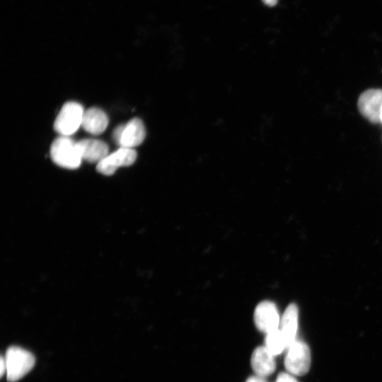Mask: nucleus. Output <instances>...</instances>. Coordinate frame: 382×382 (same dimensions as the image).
<instances>
[{
	"label": "nucleus",
	"instance_id": "nucleus-15",
	"mask_svg": "<svg viewBox=\"0 0 382 382\" xmlns=\"http://www.w3.org/2000/svg\"><path fill=\"white\" fill-rule=\"evenodd\" d=\"M245 382H267V381L265 380V378L255 375L248 377Z\"/></svg>",
	"mask_w": 382,
	"mask_h": 382
},
{
	"label": "nucleus",
	"instance_id": "nucleus-17",
	"mask_svg": "<svg viewBox=\"0 0 382 382\" xmlns=\"http://www.w3.org/2000/svg\"><path fill=\"white\" fill-rule=\"evenodd\" d=\"M262 1L265 4H266L268 6H274L278 2V0H262Z\"/></svg>",
	"mask_w": 382,
	"mask_h": 382
},
{
	"label": "nucleus",
	"instance_id": "nucleus-13",
	"mask_svg": "<svg viewBox=\"0 0 382 382\" xmlns=\"http://www.w3.org/2000/svg\"><path fill=\"white\" fill-rule=\"evenodd\" d=\"M265 346L274 356L280 354L288 348L285 337L279 328L266 333Z\"/></svg>",
	"mask_w": 382,
	"mask_h": 382
},
{
	"label": "nucleus",
	"instance_id": "nucleus-14",
	"mask_svg": "<svg viewBox=\"0 0 382 382\" xmlns=\"http://www.w3.org/2000/svg\"><path fill=\"white\" fill-rule=\"evenodd\" d=\"M276 382H297V381L291 374L280 373L277 378Z\"/></svg>",
	"mask_w": 382,
	"mask_h": 382
},
{
	"label": "nucleus",
	"instance_id": "nucleus-6",
	"mask_svg": "<svg viewBox=\"0 0 382 382\" xmlns=\"http://www.w3.org/2000/svg\"><path fill=\"white\" fill-rule=\"evenodd\" d=\"M137 156V154L134 149L120 147L97 163L96 170L105 175H111L119 167L133 164Z\"/></svg>",
	"mask_w": 382,
	"mask_h": 382
},
{
	"label": "nucleus",
	"instance_id": "nucleus-11",
	"mask_svg": "<svg viewBox=\"0 0 382 382\" xmlns=\"http://www.w3.org/2000/svg\"><path fill=\"white\" fill-rule=\"evenodd\" d=\"M108 125L106 113L100 108H91L84 111L81 127L92 134L103 133Z\"/></svg>",
	"mask_w": 382,
	"mask_h": 382
},
{
	"label": "nucleus",
	"instance_id": "nucleus-12",
	"mask_svg": "<svg viewBox=\"0 0 382 382\" xmlns=\"http://www.w3.org/2000/svg\"><path fill=\"white\" fill-rule=\"evenodd\" d=\"M298 307L295 303L289 304L280 320L279 329L283 333L288 347L296 340L298 328Z\"/></svg>",
	"mask_w": 382,
	"mask_h": 382
},
{
	"label": "nucleus",
	"instance_id": "nucleus-4",
	"mask_svg": "<svg viewBox=\"0 0 382 382\" xmlns=\"http://www.w3.org/2000/svg\"><path fill=\"white\" fill-rule=\"evenodd\" d=\"M146 137L143 122L133 118L125 125L117 126L112 132L114 141L120 147L134 149L141 144Z\"/></svg>",
	"mask_w": 382,
	"mask_h": 382
},
{
	"label": "nucleus",
	"instance_id": "nucleus-9",
	"mask_svg": "<svg viewBox=\"0 0 382 382\" xmlns=\"http://www.w3.org/2000/svg\"><path fill=\"white\" fill-rule=\"evenodd\" d=\"M76 147L82 158L98 163L108 155V146L101 140L85 139L76 141Z\"/></svg>",
	"mask_w": 382,
	"mask_h": 382
},
{
	"label": "nucleus",
	"instance_id": "nucleus-10",
	"mask_svg": "<svg viewBox=\"0 0 382 382\" xmlns=\"http://www.w3.org/2000/svg\"><path fill=\"white\" fill-rule=\"evenodd\" d=\"M250 364L255 375L263 378L273 374L276 369L274 356L265 346H259L254 349Z\"/></svg>",
	"mask_w": 382,
	"mask_h": 382
},
{
	"label": "nucleus",
	"instance_id": "nucleus-2",
	"mask_svg": "<svg viewBox=\"0 0 382 382\" xmlns=\"http://www.w3.org/2000/svg\"><path fill=\"white\" fill-rule=\"evenodd\" d=\"M50 154L55 164L68 169L79 168L82 161L76 142L66 136L60 135L52 141Z\"/></svg>",
	"mask_w": 382,
	"mask_h": 382
},
{
	"label": "nucleus",
	"instance_id": "nucleus-7",
	"mask_svg": "<svg viewBox=\"0 0 382 382\" xmlns=\"http://www.w3.org/2000/svg\"><path fill=\"white\" fill-rule=\"evenodd\" d=\"M357 106L361 114L373 123L380 122L382 108V89L370 88L359 97Z\"/></svg>",
	"mask_w": 382,
	"mask_h": 382
},
{
	"label": "nucleus",
	"instance_id": "nucleus-18",
	"mask_svg": "<svg viewBox=\"0 0 382 382\" xmlns=\"http://www.w3.org/2000/svg\"><path fill=\"white\" fill-rule=\"evenodd\" d=\"M380 122L382 123V108H381V115H380Z\"/></svg>",
	"mask_w": 382,
	"mask_h": 382
},
{
	"label": "nucleus",
	"instance_id": "nucleus-16",
	"mask_svg": "<svg viewBox=\"0 0 382 382\" xmlns=\"http://www.w3.org/2000/svg\"><path fill=\"white\" fill-rule=\"evenodd\" d=\"M6 363H5L4 357H1V359H0V375H1V377L3 376L4 373H6Z\"/></svg>",
	"mask_w": 382,
	"mask_h": 382
},
{
	"label": "nucleus",
	"instance_id": "nucleus-1",
	"mask_svg": "<svg viewBox=\"0 0 382 382\" xmlns=\"http://www.w3.org/2000/svg\"><path fill=\"white\" fill-rule=\"evenodd\" d=\"M4 359L6 378L9 382L22 378L35 363V358L31 352L17 346H11L7 349Z\"/></svg>",
	"mask_w": 382,
	"mask_h": 382
},
{
	"label": "nucleus",
	"instance_id": "nucleus-5",
	"mask_svg": "<svg viewBox=\"0 0 382 382\" xmlns=\"http://www.w3.org/2000/svg\"><path fill=\"white\" fill-rule=\"evenodd\" d=\"M284 366L293 375L306 374L311 366V352L308 346L302 341L295 340L287 348Z\"/></svg>",
	"mask_w": 382,
	"mask_h": 382
},
{
	"label": "nucleus",
	"instance_id": "nucleus-8",
	"mask_svg": "<svg viewBox=\"0 0 382 382\" xmlns=\"http://www.w3.org/2000/svg\"><path fill=\"white\" fill-rule=\"evenodd\" d=\"M254 322L256 328L265 333L278 329L280 320L276 305L270 301L260 302L255 309Z\"/></svg>",
	"mask_w": 382,
	"mask_h": 382
},
{
	"label": "nucleus",
	"instance_id": "nucleus-3",
	"mask_svg": "<svg viewBox=\"0 0 382 382\" xmlns=\"http://www.w3.org/2000/svg\"><path fill=\"white\" fill-rule=\"evenodd\" d=\"M84 111L76 102L64 103L54 122V129L61 136L69 137L75 133L81 126Z\"/></svg>",
	"mask_w": 382,
	"mask_h": 382
}]
</instances>
